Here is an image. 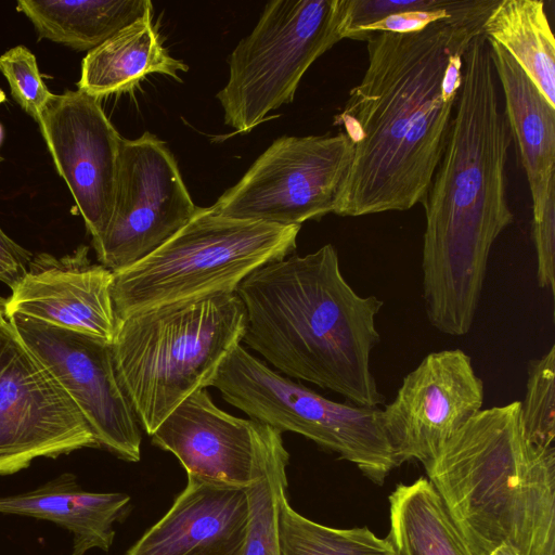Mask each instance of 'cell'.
Returning <instances> with one entry per match:
<instances>
[{"mask_svg":"<svg viewBox=\"0 0 555 555\" xmlns=\"http://www.w3.org/2000/svg\"><path fill=\"white\" fill-rule=\"evenodd\" d=\"M483 22H437L369 37L367 66L334 118L353 158L333 214L360 217L422 203L447 143L463 55Z\"/></svg>","mask_w":555,"mask_h":555,"instance_id":"6da1fadb","label":"cell"},{"mask_svg":"<svg viewBox=\"0 0 555 555\" xmlns=\"http://www.w3.org/2000/svg\"><path fill=\"white\" fill-rule=\"evenodd\" d=\"M486 37L463 55V78L442 157L422 202L425 309L440 333L473 325L491 248L513 222L506 197L511 132Z\"/></svg>","mask_w":555,"mask_h":555,"instance_id":"7a4b0ae2","label":"cell"},{"mask_svg":"<svg viewBox=\"0 0 555 555\" xmlns=\"http://www.w3.org/2000/svg\"><path fill=\"white\" fill-rule=\"evenodd\" d=\"M235 293L245 310L242 341L284 375L356 405L384 402L370 365L383 300L348 284L332 244L256 269Z\"/></svg>","mask_w":555,"mask_h":555,"instance_id":"3957f363","label":"cell"},{"mask_svg":"<svg viewBox=\"0 0 555 555\" xmlns=\"http://www.w3.org/2000/svg\"><path fill=\"white\" fill-rule=\"evenodd\" d=\"M470 555H555V447L520 401L480 410L423 464Z\"/></svg>","mask_w":555,"mask_h":555,"instance_id":"277c9868","label":"cell"},{"mask_svg":"<svg viewBox=\"0 0 555 555\" xmlns=\"http://www.w3.org/2000/svg\"><path fill=\"white\" fill-rule=\"evenodd\" d=\"M245 333L236 293L149 309L118 321L112 343L119 380L151 436L188 397L211 386Z\"/></svg>","mask_w":555,"mask_h":555,"instance_id":"5b68a950","label":"cell"},{"mask_svg":"<svg viewBox=\"0 0 555 555\" xmlns=\"http://www.w3.org/2000/svg\"><path fill=\"white\" fill-rule=\"evenodd\" d=\"M300 228L197 207L156 250L113 273L116 315L120 320L175 302L235 293L253 271L292 254Z\"/></svg>","mask_w":555,"mask_h":555,"instance_id":"8992f818","label":"cell"},{"mask_svg":"<svg viewBox=\"0 0 555 555\" xmlns=\"http://www.w3.org/2000/svg\"><path fill=\"white\" fill-rule=\"evenodd\" d=\"M211 386L249 418L312 440L377 485L401 465L380 409L330 400L271 370L241 344L224 359Z\"/></svg>","mask_w":555,"mask_h":555,"instance_id":"52a82bcc","label":"cell"},{"mask_svg":"<svg viewBox=\"0 0 555 555\" xmlns=\"http://www.w3.org/2000/svg\"><path fill=\"white\" fill-rule=\"evenodd\" d=\"M346 0H272L228 57L224 124L248 133L293 102L309 67L344 39Z\"/></svg>","mask_w":555,"mask_h":555,"instance_id":"ba28073f","label":"cell"},{"mask_svg":"<svg viewBox=\"0 0 555 555\" xmlns=\"http://www.w3.org/2000/svg\"><path fill=\"white\" fill-rule=\"evenodd\" d=\"M353 158V143L336 134L283 135L273 141L211 208L224 216L301 225L333 214Z\"/></svg>","mask_w":555,"mask_h":555,"instance_id":"9c48e42d","label":"cell"},{"mask_svg":"<svg viewBox=\"0 0 555 555\" xmlns=\"http://www.w3.org/2000/svg\"><path fill=\"white\" fill-rule=\"evenodd\" d=\"M94 447L80 410L5 319L0 323V475L27 468L38 457Z\"/></svg>","mask_w":555,"mask_h":555,"instance_id":"30bf717a","label":"cell"},{"mask_svg":"<svg viewBox=\"0 0 555 555\" xmlns=\"http://www.w3.org/2000/svg\"><path fill=\"white\" fill-rule=\"evenodd\" d=\"M197 207L164 141L150 131L124 138L113 214L93 245L100 264L114 273L139 262L178 232Z\"/></svg>","mask_w":555,"mask_h":555,"instance_id":"8fae6325","label":"cell"},{"mask_svg":"<svg viewBox=\"0 0 555 555\" xmlns=\"http://www.w3.org/2000/svg\"><path fill=\"white\" fill-rule=\"evenodd\" d=\"M7 320L75 402L98 447L138 462L141 426L119 380L112 344L24 317Z\"/></svg>","mask_w":555,"mask_h":555,"instance_id":"7c38bea8","label":"cell"},{"mask_svg":"<svg viewBox=\"0 0 555 555\" xmlns=\"http://www.w3.org/2000/svg\"><path fill=\"white\" fill-rule=\"evenodd\" d=\"M38 126L94 245L113 214L124 138L100 100L79 89L53 94Z\"/></svg>","mask_w":555,"mask_h":555,"instance_id":"4fadbf2b","label":"cell"},{"mask_svg":"<svg viewBox=\"0 0 555 555\" xmlns=\"http://www.w3.org/2000/svg\"><path fill=\"white\" fill-rule=\"evenodd\" d=\"M483 382L461 349L428 353L406 374L382 422L400 462L433 459L483 404Z\"/></svg>","mask_w":555,"mask_h":555,"instance_id":"5bb4252c","label":"cell"},{"mask_svg":"<svg viewBox=\"0 0 555 555\" xmlns=\"http://www.w3.org/2000/svg\"><path fill=\"white\" fill-rule=\"evenodd\" d=\"M150 437L180 461L188 476L247 488L262 455L282 433L220 410L205 388L182 401Z\"/></svg>","mask_w":555,"mask_h":555,"instance_id":"9a60e30c","label":"cell"},{"mask_svg":"<svg viewBox=\"0 0 555 555\" xmlns=\"http://www.w3.org/2000/svg\"><path fill=\"white\" fill-rule=\"evenodd\" d=\"M89 247L55 257L38 254L5 299L4 315L24 317L113 343L118 318L112 299L113 272L93 264Z\"/></svg>","mask_w":555,"mask_h":555,"instance_id":"2e32d148","label":"cell"},{"mask_svg":"<svg viewBox=\"0 0 555 555\" xmlns=\"http://www.w3.org/2000/svg\"><path fill=\"white\" fill-rule=\"evenodd\" d=\"M248 524L246 488L188 476L169 511L126 555H242Z\"/></svg>","mask_w":555,"mask_h":555,"instance_id":"e0dca14e","label":"cell"},{"mask_svg":"<svg viewBox=\"0 0 555 555\" xmlns=\"http://www.w3.org/2000/svg\"><path fill=\"white\" fill-rule=\"evenodd\" d=\"M487 41L504 94V115L529 184L532 221L538 222L555 188V107L499 43Z\"/></svg>","mask_w":555,"mask_h":555,"instance_id":"ac0fdd59","label":"cell"},{"mask_svg":"<svg viewBox=\"0 0 555 555\" xmlns=\"http://www.w3.org/2000/svg\"><path fill=\"white\" fill-rule=\"evenodd\" d=\"M130 496L121 492H88L65 473L28 492L0 496V514L49 520L73 533L72 555L92 548L107 552L114 524L124 518Z\"/></svg>","mask_w":555,"mask_h":555,"instance_id":"d6986e66","label":"cell"},{"mask_svg":"<svg viewBox=\"0 0 555 555\" xmlns=\"http://www.w3.org/2000/svg\"><path fill=\"white\" fill-rule=\"evenodd\" d=\"M188 70L184 62L164 48L153 24V11H149L87 53L77 85L79 90L101 100L132 90L150 74L181 81L179 73Z\"/></svg>","mask_w":555,"mask_h":555,"instance_id":"ffe728a7","label":"cell"},{"mask_svg":"<svg viewBox=\"0 0 555 555\" xmlns=\"http://www.w3.org/2000/svg\"><path fill=\"white\" fill-rule=\"evenodd\" d=\"M39 39L91 51L117 31L153 11L150 0H18Z\"/></svg>","mask_w":555,"mask_h":555,"instance_id":"44dd1931","label":"cell"},{"mask_svg":"<svg viewBox=\"0 0 555 555\" xmlns=\"http://www.w3.org/2000/svg\"><path fill=\"white\" fill-rule=\"evenodd\" d=\"M481 34L499 43L555 107V40L542 0H498Z\"/></svg>","mask_w":555,"mask_h":555,"instance_id":"7402d4cb","label":"cell"},{"mask_svg":"<svg viewBox=\"0 0 555 555\" xmlns=\"http://www.w3.org/2000/svg\"><path fill=\"white\" fill-rule=\"evenodd\" d=\"M389 512L388 538L398 555H470L427 478L398 485Z\"/></svg>","mask_w":555,"mask_h":555,"instance_id":"603a6c76","label":"cell"},{"mask_svg":"<svg viewBox=\"0 0 555 555\" xmlns=\"http://www.w3.org/2000/svg\"><path fill=\"white\" fill-rule=\"evenodd\" d=\"M281 555H398L389 538L366 527L336 529L312 521L282 499L279 514Z\"/></svg>","mask_w":555,"mask_h":555,"instance_id":"cb8c5ba5","label":"cell"},{"mask_svg":"<svg viewBox=\"0 0 555 555\" xmlns=\"http://www.w3.org/2000/svg\"><path fill=\"white\" fill-rule=\"evenodd\" d=\"M288 462L282 438L262 455L256 479L246 488L249 524L242 555H281L279 514L286 496Z\"/></svg>","mask_w":555,"mask_h":555,"instance_id":"d4e9b609","label":"cell"},{"mask_svg":"<svg viewBox=\"0 0 555 555\" xmlns=\"http://www.w3.org/2000/svg\"><path fill=\"white\" fill-rule=\"evenodd\" d=\"M496 2L498 0H429L421 9L387 16L348 33L346 38L366 41L376 33L416 31L437 22H485Z\"/></svg>","mask_w":555,"mask_h":555,"instance_id":"484cf974","label":"cell"},{"mask_svg":"<svg viewBox=\"0 0 555 555\" xmlns=\"http://www.w3.org/2000/svg\"><path fill=\"white\" fill-rule=\"evenodd\" d=\"M555 346L528 365L526 395L520 401L525 435L535 443L554 444Z\"/></svg>","mask_w":555,"mask_h":555,"instance_id":"4316f807","label":"cell"},{"mask_svg":"<svg viewBox=\"0 0 555 555\" xmlns=\"http://www.w3.org/2000/svg\"><path fill=\"white\" fill-rule=\"evenodd\" d=\"M0 72L9 82L13 99L39 124L53 93L41 78L36 56L24 46L11 48L0 56Z\"/></svg>","mask_w":555,"mask_h":555,"instance_id":"83f0119b","label":"cell"},{"mask_svg":"<svg viewBox=\"0 0 555 555\" xmlns=\"http://www.w3.org/2000/svg\"><path fill=\"white\" fill-rule=\"evenodd\" d=\"M532 238L537 254L538 284L554 295L555 188L548 194L541 221H532Z\"/></svg>","mask_w":555,"mask_h":555,"instance_id":"f1b7e54d","label":"cell"},{"mask_svg":"<svg viewBox=\"0 0 555 555\" xmlns=\"http://www.w3.org/2000/svg\"><path fill=\"white\" fill-rule=\"evenodd\" d=\"M3 158L0 155V163ZM33 255L0 228V282L11 288L24 275Z\"/></svg>","mask_w":555,"mask_h":555,"instance_id":"f546056e","label":"cell"},{"mask_svg":"<svg viewBox=\"0 0 555 555\" xmlns=\"http://www.w3.org/2000/svg\"><path fill=\"white\" fill-rule=\"evenodd\" d=\"M4 306L5 299L0 297V323H2L7 319L4 315Z\"/></svg>","mask_w":555,"mask_h":555,"instance_id":"4dcf8cb0","label":"cell"},{"mask_svg":"<svg viewBox=\"0 0 555 555\" xmlns=\"http://www.w3.org/2000/svg\"><path fill=\"white\" fill-rule=\"evenodd\" d=\"M2 134H3V131H2V127H1V125H0V143H1V141H2Z\"/></svg>","mask_w":555,"mask_h":555,"instance_id":"1f68e13d","label":"cell"}]
</instances>
